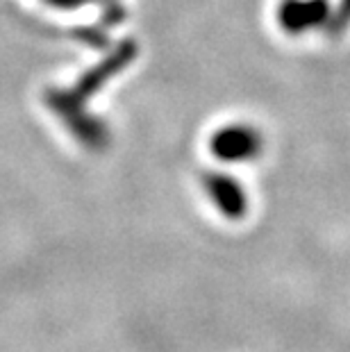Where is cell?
I'll return each mask as SVG.
<instances>
[{"label": "cell", "instance_id": "cell-1", "mask_svg": "<svg viewBox=\"0 0 350 352\" xmlns=\"http://www.w3.org/2000/svg\"><path fill=\"white\" fill-rule=\"evenodd\" d=\"M214 151L223 160L239 162L257 151V139L245 127H228V130H221L214 137Z\"/></svg>", "mask_w": 350, "mask_h": 352}]
</instances>
